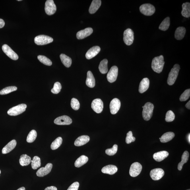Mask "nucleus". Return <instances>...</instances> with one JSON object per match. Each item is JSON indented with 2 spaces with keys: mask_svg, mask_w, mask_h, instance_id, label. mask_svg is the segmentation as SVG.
Returning a JSON list of instances; mask_svg holds the SVG:
<instances>
[{
  "mask_svg": "<svg viewBox=\"0 0 190 190\" xmlns=\"http://www.w3.org/2000/svg\"><path fill=\"white\" fill-rule=\"evenodd\" d=\"M165 62L163 55L155 57L152 60V67L153 71L157 73H160L162 71Z\"/></svg>",
  "mask_w": 190,
  "mask_h": 190,
  "instance_id": "1",
  "label": "nucleus"
},
{
  "mask_svg": "<svg viewBox=\"0 0 190 190\" xmlns=\"http://www.w3.org/2000/svg\"><path fill=\"white\" fill-rule=\"evenodd\" d=\"M154 109V105L152 103L148 102L146 103L144 105L142 115L144 120L148 121L151 118L152 116Z\"/></svg>",
  "mask_w": 190,
  "mask_h": 190,
  "instance_id": "2",
  "label": "nucleus"
},
{
  "mask_svg": "<svg viewBox=\"0 0 190 190\" xmlns=\"http://www.w3.org/2000/svg\"><path fill=\"white\" fill-rule=\"evenodd\" d=\"M180 66L178 64H175L171 69L168 75L167 83L169 85H172L175 83L178 76Z\"/></svg>",
  "mask_w": 190,
  "mask_h": 190,
  "instance_id": "3",
  "label": "nucleus"
},
{
  "mask_svg": "<svg viewBox=\"0 0 190 190\" xmlns=\"http://www.w3.org/2000/svg\"><path fill=\"white\" fill-rule=\"evenodd\" d=\"M26 107L25 104H20L10 109L8 111V114L11 116H16L24 112Z\"/></svg>",
  "mask_w": 190,
  "mask_h": 190,
  "instance_id": "4",
  "label": "nucleus"
},
{
  "mask_svg": "<svg viewBox=\"0 0 190 190\" xmlns=\"http://www.w3.org/2000/svg\"><path fill=\"white\" fill-rule=\"evenodd\" d=\"M140 11L144 15L150 16L153 14L155 11L154 6L150 4H145L140 6Z\"/></svg>",
  "mask_w": 190,
  "mask_h": 190,
  "instance_id": "5",
  "label": "nucleus"
},
{
  "mask_svg": "<svg viewBox=\"0 0 190 190\" xmlns=\"http://www.w3.org/2000/svg\"><path fill=\"white\" fill-rule=\"evenodd\" d=\"M53 41V39L52 38L45 35H40L37 36L34 39L35 43L38 45L48 44L52 42Z\"/></svg>",
  "mask_w": 190,
  "mask_h": 190,
  "instance_id": "6",
  "label": "nucleus"
},
{
  "mask_svg": "<svg viewBox=\"0 0 190 190\" xmlns=\"http://www.w3.org/2000/svg\"><path fill=\"white\" fill-rule=\"evenodd\" d=\"M123 40L126 44L130 45L133 44L134 39V32L130 29H127L124 32Z\"/></svg>",
  "mask_w": 190,
  "mask_h": 190,
  "instance_id": "7",
  "label": "nucleus"
},
{
  "mask_svg": "<svg viewBox=\"0 0 190 190\" xmlns=\"http://www.w3.org/2000/svg\"><path fill=\"white\" fill-rule=\"evenodd\" d=\"M45 11L48 15H51L55 13L57 7L53 0H47L45 2Z\"/></svg>",
  "mask_w": 190,
  "mask_h": 190,
  "instance_id": "8",
  "label": "nucleus"
},
{
  "mask_svg": "<svg viewBox=\"0 0 190 190\" xmlns=\"http://www.w3.org/2000/svg\"><path fill=\"white\" fill-rule=\"evenodd\" d=\"M142 167L140 163L136 162L132 164L130 168L129 173L131 177H136L138 176L142 170Z\"/></svg>",
  "mask_w": 190,
  "mask_h": 190,
  "instance_id": "9",
  "label": "nucleus"
},
{
  "mask_svg": "<svg viewBox=\"0 0 190 190\" xmlns=\"http://www.w3.org/2000/svg\"><path fill=\"white\" fill-rule=\"evenodd\" d=\"M118 68L116 66H113L111 68L107 76L109 82L112 83L116 81L118 75Z\"/></svg>",
  "mask_w": 190,
  "mask_h": 190,
  "instance_id": "10",
  "label": "nucleus"
},
{
  "mask_svg": "<svg viewBox=\"0 0 190 190\" xmlns=\"http://www.w3.org/2000/svg\"><path fill=\"white\" fill-rule=\"evenodd\" d=\"M91 107L94 112L100 113L102 112L104 108V104L101 99H96L93 101Z\"/></svg>",
  "mask_w": 190,
  "mask_h": 190,
  "instance_id": "11",
  "label": "nucleus"
},
{
  "mask_svg": "<svg viewBox=\"0 0 190 190\" xmlns=\"http://www.w3.org/2000/svg\"><path fill=\"white\" fill-rule=\"evenodd\" d=\"M164 172L162 169L156 168L152 169L150 171V176L154 181L159 180L164 176Z\"/></svg>",
  "mask_w": 190,
  "mask_h": 190,
  "instance_id": "12",
  "label": "nucleus"
},
{
  "mask_svg": "<svg viewBox=\"0 0 190 190\" xmlns=\"http://www.w3.org/2000/svg\"><path fill=\"white\" fill-rule=\"evenodd\" d=\"M121 106L120 101L119 99L115 98L113 99L111 101L109 108H110V112L111 114L115 115L118 112Z\"/></svg>",
  "mask_w": 190,
  "mask_h": 190,
  "instance_id": "13",
  "label": "nucleus"
},
{
  "mask_svg": "<svg viewBox=\"0 0 190 190\" xmlns=\"http://www.w3.org/2000/svg\"><path fill=\"white\" fill-rule=\"evenodd\" d=\"M3 52L10 59L16 60L18 59V55L12 50V49L7 44H4L2 47Z\"/></svg>",
  "mask_w": 190,
  "mask_h": 190,
  "instance_id": "14",
  "label": "nucleus"
},
{
  "mask_svg": "<svg viewBox=\"0 0 190 190\" xmlns=\"http://www.w3.org/2000/svg\"><path fill=\"white\" fill-rule=\"evenodd\" d=\"M72 122V119L67 115H63L55 119L54 123L58 125H69Z\"/></svg>",
  "mask_w": 190,
  "mask_h": 190,
  "instance_id": "15",
  "label": "nucleus"
},
{
  "mask_svg": "<svg viewBox=\"0 0 190 190\" xmlns=\"http://www.w3.org/2000/svg\"><path fill=\"white\" fill-rule=\"evenodd\" d=\"M52 167V164L51 163L48 164L45 167H42L38 169L36 173L37 176L42 177L49 174L51 172Z\"/></svg>",
  "mask_w": 190,
  "mask_h": 190,
  "instance_id": "16",
  "label": "nucleus"
},
{
  "mask_svg": "<svg viewBox=\"0 0 190 190\" xmlns=\"http://www.w3.org/2000/svg\"><path fill=\"white\" fill-rule=\"evenodd\" d=\"M93 32V30L92 28H86L78 32L76 34V38L79 40L83 39L90 35Z\"/></svg>",
  "mask_w": 190,
  "mask_h": 190,
  "instance_id": "17",
  "label": "nucleus"
},
{
  "mask_svg": "<svg viewBox=\"0 0 190 190\" xmlns=\"http://www.w3.org/2000/svg\"><path fill=\"white\" fill-rule=\"evenodd\" d=\"M100 47L98 46L92 47L86 53V59H90L93 58L100 53Z\"/></svg>",
  "mask_w": 190,
  "mask_h": 190,
  "instance_id": "18",
  "label": "nucleus"
},
{
  "mask_svg": "<svg viewBox=\"0 0 190 190\" xmlns=\"http://www.w3.org/2000/svg\"><path fill=\"white\" fill-rule=\"evenodd\" d=\"M150 84L149 80L148 78H144L140 82L139 88V91L141 93L146 91L149 88Z\"/></svg>",
  "mask_w": 190,
  "mask_h": 190,
  "instance_id": "19",
  "label": "nucleus"
},
{
  "mask_svg": "<svg viewBox=\"0 0 190 190\" xmlns=\"http://www.w3.org/2000/svg\"><path fill=\"white\" fill-rule=\"evenodd\" d=\"M90 138L88 136L83 135L80 136L76 139L74 142V145L80 146L84 145L90 141Z\"/></svg>",
  "mask_w": 190,
  "mask_h": 190,
  "instance_id": "20",
  "label": "nucleus"
},
{
  "mask_svg": "<svg viewBox=\"0 0 190 190\" xmlns=\"http://www.w3.org/2000/svg\"><path fill=\"white\" fill-rule=\"evenodd\" d=\"M117 171V167L113 165H107L103 167L102 169L103 173L111 175L114 174Z\"/></svg>",
  "mask_w": 190,
  "mask_h": 190,
  "instance_id": "21",
  "label": "nucleus"
},
{
  "mask_svg": "<svg viewBox=\"0 0 190 190\" xmlns=\"http://www.w3.org/2000/svg\"><path fill=\"white\" fill-rule=\"evenodd\" d=\"M169 155V153L166 151H163L155 153L153 155L154 159L157 162H161L166 158Z\"/></svg>",
  "mask_w": 190,
  "mask_h": 190,
  "instance_id": "22",
  "label": "nucleus"
},
{
  "mask_svg": "<svg viewBox=\"0 0 190 190\" xmlns=\"http://www.w3.org/2000/svg\"><path fill=\"white\" fill-rule=\"evenodd\" d=\"M17 144V142L15 140H12L4 147L2 150V153L7 154L13 150Z\"/></svg>",
  "mask_w": 190,
  "mask_h": 190,
  "instance_id": "23",
  "label": "nucleus"
},
{
  "mask_svg": "<svg viewBox=\"0 0 190 190\" xmlns=\"http://www.w3.org/2000/svg\"><path fill=\"white\" fill-rule=\"evenodd\" d=\"M102 1L100 0H93L90 6L89 11L90 14L96 13L100 7Z\"/></svg>",
  "mask_w": 190,
  "mask_h": 190,
  "instance_id": "24",
  "label": "nucleus"
},
{
  "mask_svg": "<svg viewBox=\"0 0 190 190\" xmlns=\"http://www.w3.org/2000/svg\"><path fill=\"white\" fill-rule=\"evenodd\" d=\"M186 32V29L184 27L181 26L177 28L175 31V38L177 40H180L184 38Z\"/></svg>",
  "mask_w": 190,
  "mask_h": 190,
  "instance_id": "25",
  "label": "nucleus"
},
{
  "mask_svg": "<svg viewBox=\"0 0 190 190\" xmlns=\"http://www.w3.org/2000/svg\"><path fill=\"white\" fill-rule=\"evenodd\" d=\"M95 79L94 76L92 72L90 71L88 72L87 73V78L86 80V84L88 87L90 88L94 87L95 86Z\"/></svg>",
  "mask_w": 190,
  "mask_h": 190,
  "instance_id": "26",
  "label": "nucleus"
},
{
  "mask_svg": "<svg viewBox=\"0 0 190 190\" xmlns=\"http://www.w3.org/2000/svg\"><path fill=\"white\" fill-rule=\"evenodd\" d=\"M175 136L174 133L171 132H167L163 134L161 137L159 138L161 142L163 143L168 142L172 140Z\"/></svg>",
  "mask_w": 190,
  "mask_h": 190,
  "instance_id": "27",
  "label": "nucleus"
},
{
  "mask_svg": "<svg viewBox=\"0 0 190 190\" xmlns=\"http://www.w3.org/2000/svg\"><path fill=\"white\" fill-rule=\"evenodd\" d=\"M182 8V15L185 18H189L190 17V3L188 2L183 3Z\"/></svg>",
  "mask_w": 190,
  "mask_h": 190,
  "instance_id": "28",
  "label": "nucleus"
},
{
  "mask_svg": "<svg viewBox=\"0 0 190 190\" xmlns=\"http://www.w3.org/2000/svg\"><path fill=\"white\" fill-rule=\"evenodd\" d=\"M31 158L26 154L22 155L19 160L20 164L22 166H28L31 162Z\"/></svg>",
  "mask_w": 190,
  "mask_h": 190,
  "instance_id": "29",
  "label": "nucleus"
},
{
  "mask_svg": "<svg viewBox=\"0 0 190 190\" xmlns=\"http://www.w3.org/2000/svg\"><path fill=\"white\" fill-rule=\"evenodd\" d=\"M60 58L62 63L65 67L67 68L71 67L72 63V60L71 58L63 54L60 55Z\"/></svg>",
  "mask_w": 190,
  "mask_h": 190,
  "instance_id": "30",
  "label": "nucleus"
},
{
  "mask_svg": "<svg viewBox=\"0 0 190 190\" xmlns=\"http://www.w3.org/2000/svg\"><path fill=\"white\" fill-rule=\"evenodd\" d=\"M189 153L187 151L184 152L182 156L181 161L179 163L178 165V169L179 170H181L182 169L183 165L186 163L188 160Z\"/></svg>",
  "mask_w": 190,
  "mask_h": 190,
  "instance_id": "31",
  "label": "nucleus"
},
{
  "mask_svg": "<svg viewBox=\"0 0 190 190\" xmlns=\"http://www.w3.org/2000/svg\"><path fill=\"white\" fill-rule=\"evenodd\" d=\"M88 158L87 157L82 155L78 158L75 162V166L77 168L81 167L88 162Z\"/></svg>",
  "mask_w": 190,
  "mask_h": 190,
  "instance_id": "32",
  "label": "nucleus"
},
{
  "mask_svg": "<svg viewBox=\"0 0 190 190\" xmlns=\"http://www.w3.org/2000/svg\"><path fill=\"white\" fill-rule=\"evenodd\" d=\"M107 64H108V60L106 59H104L101 61L100 65H99V69L102 74H106L108 72Z\"/></svg>",
  "mask_w": 190,
  "mask_h": 190,
  "instance_id": "33",
  "label": "nucleus"
},
{
  "mask_svg": "<svg viewBox=\"0 0 190 190\" xmlns=\"http://www.w3.org/2000/svg\"><path fill=\"white\" fill-rule=\"evenodd\" d=\"M170 25V18L167 17L161 23L159 29L162 31H166L168 30Z\"/></svg>",
  "mask_w": 190,
  "mask_h": 190,
  "instance_id": "34",
  "label": "nucleus"
},
{
  "mask_svg": "<svg viewBox=\"0 0 190 190\" xmlns=\"http://www.w3.org/2000/svg\"><path fill=\"white\" fill-rule=\"evenodd\" d=\"M31 162L32 168L34 170H35L41 166L40 158L38 156H34Z\"/></svg>",
  "mask_w": 190,
  "mask_h": 190,
  "instance_id": "35",
  "label": "nucleus"
},
{
  "mask_svg": "<svg viewBox=\"0 0 190 190\" xmlns=\"http://www.w3.org/2000/svg\"><path fill=\"white\" fill-rule=\"evenodd\" d=\"M63 142V139L61 137H58L56 139L51 143V149L52 150H55L61 146Z\"/></svg>",
  "mask_w": 190,
  "mask_h": 190,
  "instance_id": "36",
  "label": "nucleus"
},
{
  "mask_svg": "<svg viewBox=\"0 0 190 190\" xmlns=\"http://www.w3.org/2000/svg\"><path fill=\"white\" fill-rule=\"evenodd\" d=\"M37 136L36 131L35 130H32L29 133L27 137V142L29 143H32V142H33L36 139Z\"/></svg>",
  "mask_w": 190,
  "mask_h": 190,
  "instance_id": "37",
  "label": "nucleus"
},
{
  "mask_svg": "<svg viewBox=\"0 0 190 190\" xmlns=\"http://www.w3.org/2000/svg\"><path fill=\"white\" fill-rule=\"evenodd\" d=\"M17 88L16 86H9L5 87L0 91V94L2 95L7 94L17 90Z\"/></svg>",
  "mask_w": 190,
  "mask_h": 190,
  "instance_id": "38",
  "label": "nucleus"
},
{
  "mask_svg": "<svg viewBox=\"0 0 190 190\" xmlns=\"http://www.w3.org/2000/svg\"><path fill=\"white\" fill-rule=\"evenodd\" d=\"M38 58L41 63L44 64V65L48 66H51L52 64V62L51 60L44 56L39 55Z\"/></svg>",
  "mask_w": 190,
  "mask_h": 190,
  "instance_id": "39",
  "label": "nucleus"
},
{
  "mask_svg": "<svg viewBox=\"0 0 190 190\" xmlns=\"http://www.w3.org/2000/svg\"><path fill=\"white\" fill-rule=\"evenodd\" d=\"M62 88V86L59 82H55L53 88L51 90V92L53 94H57L60 92Z\"/></svg>",
  "mask_w": 190,
  "mask_h": 190,
  "instance_id": "40",
  "label": "nucleus"
},
{
  "mask_svg": "<svg viewBox=\"0 0 190 190\" xmlns=\"http://www.w3.org/2000/svg\"><path fill=\"white\" fill-rule=\"evenodd\" d=\"M175 118V115L172 111L169 110L166 114L165 120L168 122L173 121Z\"/></svg>",
  "mask_w": 190,
  "mask_h": 190,
  "instance_id": "41",
  "label": "nucleus"
},
{
  "mask_svg": "<svg viewBox=\"0 0 190 190\" xmlns=\"http://www.w3.org/2000/svg\"><path fill=\"white\" fill-rule=\"evenodd\" d=\"M117 150L118 146L116 144H115L112 148L106 149L105 151V152L108 155L113 156L116 153Z\"/></svg>",
  "mask_w": 190,
  "mask_h": 190,
  "instance_id": "42",
  "label": "nucleus"
},
{
  "mask_svg": "<svg viewBox=\"0 0 190 190\" xmlns=\"http://www.w3.org/2000/svg\"><path fill=\"white\" fill-rule=\"evenodd\" d=\"M190 96V89L185 90L179 98V100L181 102H183L187 100Z\"/></svg>",
  "mask_w": 190,
  "mask_h": 190,
  "instance_id": "43",
  "label": "nucleus"
},
{
  "mask_svg": "<svg viewBox=\"0 0 190 190\" xmlns=\"http://www.w3.org/2000/svg\"><path fill=\"white\" fill-rule=\"evenodd\" d=\"M71 106L72 108L74 110H77L80 108V103L77 99L75 98H72L71 101Z\"/></svg>",
  "mask_w": 190,
  "mask_h": 190,
  "instance_id": "44",
  "label": "nucleus"
},
{
  "mask_svg": "<svg viewBox=\"0 0 190 190\" xmlns=\"http://www.w3.org/2000/svg\"><path fill=\"white\" fill-rule=\"evenodd\" d=\"M136 138L133 136V133L130 131L127 134V137L126 138V142L127 144L131 143V142L135 141Z\"/></svg>",
  "mask_w": 190,
  "mask_h": 190,
  "instance_id": "45",
  "label": "nucleus"
},
{
  "mask_svg": "<svg viewBox=\"0 0 190 190\" xmlns=\"http://www.w3.org/2000/svg\"><path fill=\"white\" fill-rule=\"evenodd\" d=\"M79 186V183L78 182H76L72 184L67 190H78Z\"/></svg>",
  "mask_w": 190,
  "mask_h": 190,
  "instance_id": "46",
  "label": "nucleus"
},
{
  "mask_svg": "<svg viewBox=\"0 0 190 190\" xmlns=\"http://www.w3.org/2000/svg\"><path fill=\"white\" fill-rule=\"evenodd\" d=\"M44 190H57V188L53 186L47 187Z\"/></svg>",
  "mask_w": 190,
  "mask_h": 190,
  "instance_id": "47",
  "label": "nucleus"
},
{
  "mask_svg": "<svg viewBox=\"0 0 190 190\" xmlns=\"http://www.w3.org/2000/svg\"><path fill=\"white\" fill-rule=\"evenodd\" d=\"M5 22L4 20L0 18V28H3L5 26Z\"/></svg>",
  "mask_w": 190,
  "mask_h": 190,
  "instance_id": "48",
  "label": "nucleus"
},
{
  "mask_svg": "<svg viewBox=\"0 0 190 190\" xmlns=\"http://www.w3.org/2000/svg\"><path fill=\"white\" fill-rule=\"evenodd\" d=\"M185 107L188 109H190V101H189L185 105Z\"/></svg>",
  "mask_w": 190,
  "mask_h": 190,
  "instance_id": "49",
  "label": "nucleus"
},
{
  "mask_svg": "<svg viewBox=\"0 0 190 190\" xmlns=\"http://www.w3.org/2000/svg\"><path fill=\"white\" fill-rule=\"evenodd\" d=\"M17 190H26V189L24 187H22L18 189Z\"/></svg>",
  "mask_w": 190,
  "mask_h": 190,
  "instance_id": "50",
  "label": "nucleus"
},
{
  "mask_svg": "<svg viewBox=\"0 0 190 190\" xmlns=\"http://www.w3.org/2000/svg\"><path fill=\"white\" fill-rule=\"evenodd\" d=\"M190 133H189L188 135V142H189V143H190Z\"/></svg>",
  "mask_w": 190,
  "mask_h": 190,
  "instance_id": "51",
  "label": "nucleus"
},
{
  "mask_svg": "<svg viewBox=\"0 0 190 190\" xmlns=\"http://www.w3.org/2000/svg\"><path fill=\"white\" fill-rule=\"evenodd\" d=\"M17 1H22V0H18Z\"/></svg>",
  "mask_w": 190,
  "mask_h": 190,
  "instance_id": "52",
  "label": "nucleus"
},
{
  "mask_svg": "<svg viewBox=\"0 0 190 190\" xmlns=\"http://www.w3.org/2000/svg\"><path fill=\"white\" fill-rule=\"evenodd\" d=\"M1 170H0V174H1Z\"/></svg>",
  "mask_w": 190,
  "mask_h": 190,
  "instance_id": "53",
  "label": "nucleus"
},
{
  "mask_svg": "<svg viewBox=\"0 0 190 190\" xmlns=\"http://www.w3.org/2000/svg\"><path fill=\"white\" fill-rule=\"evenodd\" d=\"M187 190H190V189H187Z\"/></svg>",
  "mask_w": 190,
  "mask_h": 190,
  "instance_id": "54",
  "label": "nucleus"
}]
</instances>
